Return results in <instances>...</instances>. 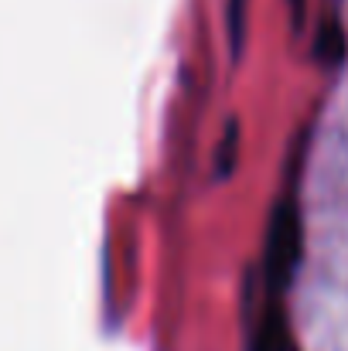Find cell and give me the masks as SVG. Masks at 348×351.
I'll return each instance as SVG.
<instances>
[{
	"label": "cell",
	"instance_id": "obj_1",
	"mask_svg": "<svg viewBox=\"0 0 348 351\" xmlns=\"http://www.w3.org/2000/svg\"><path fill=\"white\" fill-rule=\"evenodd\" d=\"M301 263V215L290 202H280L270 219L266 239V283L270 290H287Z\"/></svg>",
	"mask_w": 348,
	"mask_h": 351
},
{
	"label": "cell",
	"instance_id": "obj_2",
	"mask_svg": "<svg viewBox=\"0 0 348 351\" xmlns=\"http://www.w3.org/2000/svg\"><path fill=\"white\" fill-rule=\"evenodd\" d=\"M253 351H297V341L290 335V321L277 304H270L263 311V317L253 331Z\"/></svg>",
	"mask_w": 348,
	"mask_h": 351
},
{
	"label": "cell",
	"instance_id": "obj_3",
	"mask_svg": "<svg viewBox=\"0 0 348 351\" xmlns=\"http://www.w3.org/2000/svg\"><path fill=\"white\" fill-rule=\"evenodd\" d=\"M235 150H239V126L229 123V130H226V136H222V150H219V157H216V167L222 171V174H229L232 164H235Z\"/></svg>",
	"mask_w": 348,
	"mask_h": 351
},
{
	"label": "cell",
	"instance_id": "obj_4",
	"mask_svg": "<svg viewBox=\"0 0 348 351\" xmlns=\"http://www.w3.org/2000/svg\"><path fill=\"white\" fill-rule=\"evenodd\" d=\"M239 38H242V0H229V41L235 55H239Z\"/></svg>",
	"mask_w": 348,
	"mask_h": 351
}]
</instances>
